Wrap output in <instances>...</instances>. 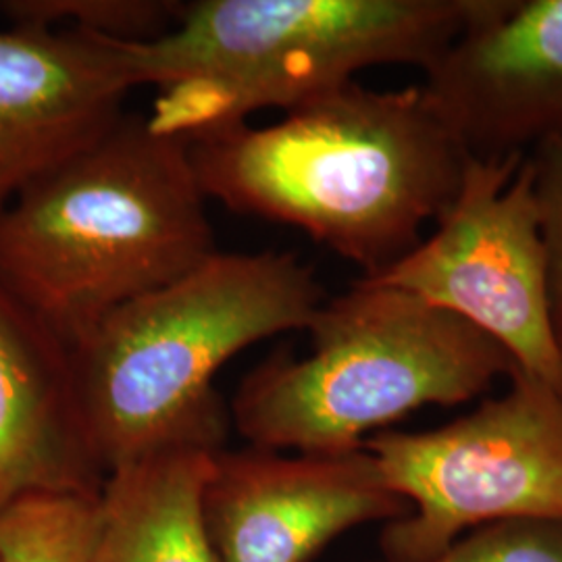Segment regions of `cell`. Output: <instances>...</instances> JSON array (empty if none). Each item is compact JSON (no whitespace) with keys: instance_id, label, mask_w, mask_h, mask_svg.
Listing matches in <instances>:
<instances>
[{"instance_id":"cell-16","label":"cell","mask_w":562,"mask_h":562,"mask_svg":"<svg viewBox=\"0 0 562 562\" xmlns=\"http://www.w3.org/2000/svg\"><path fill=\"white\" fill-rule=\"evenodd\" d=\"M525 157L531 167L552 317L562 344V134L538 142Z\"/></svg>"},{"instance_id":"cell-4","label":"cell","mask_w":562,"mask_h":562,"mask_svg":"<svg viewBox=\"0 0 562 562\" xmlns=\"http://www.w3.org/2000/svg\"><path fill=\"white\" fill-rule=\"evenodd\" d=\"M506 0H194L169 32L120 42L134 88L157 97L146 123L192 142L319 99L380 65L425 71Z\"/></svg>"},{"instance_id":"cell-9","label":"cell","mask_w":562,"mask_h":562,"mask_svg":"<svg viewBox=\"0 0 562 562\" xmlns=\"http://www.w3.org/2000/svg\"><path fill=\"white\" fill-rule=\"evenodd\" d=\"M423 90L473 157L562 134V0H506L425 71Z\"/></svg>"},{"instance_id":"cell-2","label":"cell","mask_w":562,"mask_h":562,"mask_svg":"<svg viewBox=\"0 0 562 562\" xmlns=\"http://www.w3.org/2000/svg\"><path fill=\"white\" fill-rule=\"evenodd\" d=\"M322 283L292 252H215L113 311L71 348L88 438L106 475L176 450L220 452L225 362L257 341L308 329Z\"/></svg>"},{"instance_id":"cell-10","label":"cell","mask_w":562,"mask_h":562,"mask_svg":"<svg viewBox=\"0 0 562 562\" xmlns=\"http://www.w3.org/2000/svg\"><path fill=\"white\" fill-rule=\"evenodd\" d=\"M120 42L78 30H0V213L125 115L134 86Z\"/></svg>"},{"instance_id":"cell-14","label":"cell","mask_w":562,"mask_h":562,"mask_svg":"<svg viewBox=\"0 0 562 562\" xmlns=\"http://www.w3.org/2000/svg\"><path fill=\"white\" fill-rule=\"evenodd\" d=\"M180 7L181 2L173 0H2L0 15L11 25L146 42L173 27Z\"/></svg>"},{"instance_id":"cell-8","label":"cell","mask_w":562,"mask_h":562,"mask_svg":"<svg viewBox=\"0 0 562 562\" xmlns=\"http://www.w3.org/2000/svg\"><path fill=\"white\" fill-rule=\"evenodd\" d=\"M406 513L364 448L294 457L223 448L201 496L204 536L220 562H308L348 529Z\"/></svg>"},{"instance_id":"cell-5","label":"cell","mask_w":562,"mask_h":562,"mask_svg":"<svg viewBox=\"0 0 562 562\" xmlns=\"http://www.w3.org/2000/svg\"><path fill=\"white\" fill-rule=\"evenodd\" d=\"M311 352L252 369L229 417L252 448L348 454L423 406L485 394L517 367L498 341L419 296L357 281L308 325Z\"/></svg>"},{"instance_id":"cell-7","label":"cell","mask_w":562,"mask_h":562,"mask_svg":"<svg viewBox=\"0 0 562 562\" xmlns=\"http://www.w3.org/2000/svg\"><path fill=\"white\" fill-rule=\"evenodd\" d=\"M527 153L469 155L429 238L375 278L498 341L513 362L562 394V344L550 302Z\"/></svg>"},{"instance_id":"cell-11","label":"cell","mask_w":562,"mask_h":562,"mask_svg":"<svg viewBox=\"0 0 562 562\" xmlns=\"http://www.w3.org/2000/svg\"><path fill=\"white\" fill-rule=\"evenodd\" d=\"M71 350L0 281V513L32 494L101 496Z\"/></svg>"},{"instance_id":"cell-13","label":"cell","mask_w":562,"mask_h":562,"mask_svg":"<svg viewBox=\"0 0 562 562\" xmlns=\"http://www.w3.org/2000/svg\"><path fill=\"white\" fill-rule=\"evenodd\" d=\"M101 496L32 494L0 513V562H92Z\"/></svg>"},{"instance_id":"cell-12","label":"cell","mask_w":562,"mask_h":562,"mask_svg":"<svg viewBox=\"0 0 562 562\" xmlns=\"http://www.w3.org/2000/svg\"><path fill=\"white\" fill-rule=\"evenodd\" d=\"M215 454L176 450L111 471L92 562H220L201 517L202 487Z\"/></svg>"},{"instance_id":"cell-3","label":"cell","mask_w":562,"mask_h":562,"mask_svg":"<svg viewBox=\"0 0 562 562\" xmlns=\"http://www.w3.org/2000/svg\"><path fill=\"white\" fill-rule=\"evenodd\" d=\"M217 252L180 138L123 115L0 213V281L71 350L113 311Z\"/></svg>"},{"instance_id":"cell-6","label":"cell","mask_w":562,"mask_h":562,"mask_svg":"<svg viewBox=\"0 0 562 562\" xmlns=\"http://www.w3.org/2000/svg\"><path fill=\"white\" fill-rule=\"evenodd\" d=\"M503 396L429 431L364 442L383 483L408 504L380 538L385 562H429L462 531L562 521V394L513 369Z\"/></svg>"},{"instance_id":"cell-1","label":"cell","mask_w":562,"mask_h":562,"mask_svg":"<svg viewBox=\"0 0 562 562\" xmlns=\"http://www.w3.org/2000/svg\"><path fill=\"white\" fill-rule=\"evenodd\" d=\"M206 201L285 223L375 278L452 202L469 153L422 83L350 81L283 113L188 142Z\"/></svg>"},{"instance_id":"cell-15","label":"cell","mask_w":562,"mask_h":562,"mask_svg":"<svg viewBox=\"0 0 562 562\" xmlns=\"http://www.w3.org/2000/svg\"><path fill=\"white\" fill-rule=\"evenodd\" d=\"M429 562H562V521L485 525Z\"/></svg>"}]
</instances>
